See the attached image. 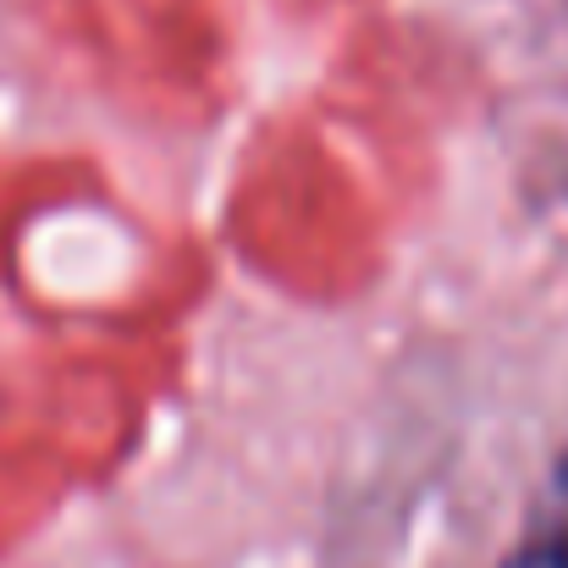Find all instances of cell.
<instances>
[{
  "instance_id": "1",
  "label": "cell",
  "mask_w": 568,
  "mask_h": 568,
  "mask_svg": "<svg viewBox=\"0 0 568 568\" xmlns=\"http://www.w3.org/2000/svg\"><path fill=\"white\" fill-rule=\"evenodd\" d=\"M497 568H568V447L547 475V491H541V508H536L525 541Z\"/></svg>"
}]
</instances>
